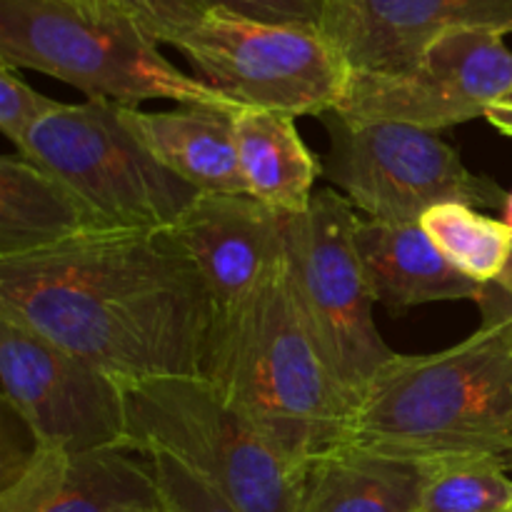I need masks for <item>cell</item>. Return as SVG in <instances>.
<instances>
[{"instance_id": "cell-25", "label": "cell", "mask_w": 512, "mask_h": 512, "mask_svg": "<svg viewBox=\"0 0 512 512\" xmlns=\"http://www.w3.org/2000/svg\"><path fill=\"white\" fill-rule=\"evenodd\" d=\"M205 13H228L258 23L320 28L325 0H195Z\"/></svg>"}, {"instance_id": "cell-4", "label": "cell", "mask_w": 512, "mask_h": 512, "mask_svg": "<svg viewBox=\"0 0 512 512\" xmlns=\"http://www.w3.org/2000/svg\"><path fill=\"white\" fill-rule=\"evenodd\" d=\"M133 18L70 0H0V63L38 70L88 100L138 108L145 100L238 108L185 75Z\"/></svg>"}, {"instance_id": "cell-12", "label": "cell", "mask_w": 512, "mask_h": 512, "mask_svg": "<svg viewBox=\"0 0 512 512\" xmlns=\"http://www.w3.org/2000/svg\"><path fill=\"white\" fill-rule=\"evenodd\" d=\"M455 28L512 33V0H325L323 30L353 73H408Z\"/></svg>"}, {"instance_id": "cell-24", "label": "cell", "mask_w": 512, "mask_h": 512, "mask_svg": "<svg viewBox=\"0 0 512 512\" xmlns=\"http://www.w3.org/2000/svg\"><path fill=\"white\" fill-rule=\"evenodd\" d=\"M58 105V100L30 88L18 70L0 63V130L15 148H20L30 130Z\"/></svg>"}, {"instance_id": "cell-2", "label": "cell", "mask_w": 512, "mask_h": 512, "mask_svg": "<svg viewBox=\"0 0 512 512\" xmlns=\"http://www.w3.org/2000/svg\"><path fill=\"white\" fill-rule=\"evenodd\" d=\"M478 305L485 320L463 343L430 355L395 353L380 368L343 445L425 468L512 473V298L490 283Z\"/></svg>"}, {"instance_id": "cell-15", "label": "cell", "mask_w": 512, "mask_h": 512, "mask_svg": "<svg viewBox=\"0 0 512 512\" xmlns=\"http://www.w3.org/2000/svg\"><path fill=\"white\" fill-rule=\"evenodd\" d=\"M235 110L178 105L173 110L145 113L120 105V118L160 165L198 193L250 195L235 148Z\"/></svg>"}, {"instance_id": "cell-9", "label": "cell", "mask_w": 512, "mask_h": 512, "mask_svg": "<svg viewBox=\"0 0 512 512\" xmlns=\"http://www.w3.org/2000/svg\"><path fill=\"white\" fill-rule=\"evenodd\" d=\"M330 135L323 175L370 220L420 223L443 203L503 208L508 190L478 175L438 133L403 123H355L323 115Z\"/></svg>"}, {"instance_id": "cell-1", "label": "cell", "mask_w": 512, "mask_h": 512, "mask_svg": "<svg viewBox=\"0 0 512 512\" xmlns=\"http://www.w3.org/2000/svg\"><path fill=\"white\" fill-rule=\"evenodd\" d=\"M0 315L123 385L210 375L218 310L168 230H108L0 260Z\"/></svg>"}, {"instance_id": "cell-16", "label": "cell", "mask_w": 512, "mask_h": 512, "mask_svg": "<svg viewBox=\"0 0 512 512\" xmlns=\"http://www.w3.org/2000/svg\"><path fill=\"white\" fill-rule=\"evenodd\" d=\"M355 243L375 303L385 305L390 313L453 300L478 303L488 288L450 265L420 223L360 218Z\"/></svg>"}, {"instance_id": "cell-26", "label": "cell", "mask_w": 512, "mask_h": 512, "mask_svg": "<svg viewBox=\"0 0 512 512\" xmlns=\"http://www.w3.org/2000/svg\"><path fill=\"white\" fill-rule=\"evenodd\" d=\"M485 118H488V123L493 125V128H498L500 133L512 138V105L510 103L493 105V108H488Z\"/></svg>"}, {"instance_id": "cell-23", "label": "cell", "mask_w": 512, "mask_h": 512, "mask_svg": "<svg viewBox=\"0 0 512 512\" xmlns=\"http://www.w3.org/2000/svg\"><path fill=\"white\" fill-rule=\"evenodd\" d=\"M163 512H238L223 495L170 455H148Z\"/></svg>"}, {"instance_id": "cell-8", "label": "cell", "mask_w": 512, "mask_h": 512, "mask_svg": "<svg viewBox=\"0 0 512 512\" xmlns=\"http://www.w3.org/2000/svg\"><path fill=\"white\" fill-rule=\"evenodd\" d=\"M175 50L238 108L318 115L338 108L353 70L320 28L205 13Z\"/></svg>"}, {"instance_id": "cell-20", "label": "cell", "mask_w": 512, "mask_h": 512, "mask_svg": "<svg viewBox=\"0 0 512 512\" xmlns=\"http://www.w3.org/2000/svg\"><path fill=\"white\" fill-rule=\"evenodd\" d=\"M435 248L475 283H498L512 253V228L465 203H443L420 218Z\"/></svg>"}, {"instance_id": "cell-7", "label": "cell", "mask_w": 512, "mask_h": 512, "mask_svg": "<svg viewBox=\"0 0 512 512\" xmlns=\"http://www.w3.org/2000/svg\"><path fill=\"white\" fill-rule=\"evenodd\" d=\"M360 218L348 198L323 188L303 215H288V273L303 318L350 408H358L393 350L373 318V290L360 260Z\"/></svg>"}, {"instance_id": "cell-11", "label": "cell", "mask_w": 512, "mask_h": 512, "mask_svg": "<svg viewBox=\"0 0 512 512\" xmlns=\"http://www.w3.org/2000/svg\"><path fill=\"white\" fill-rule=\"evenodd\" d=\"M3 408L35 445L65 453L125 450V388L88 360L0 315Z\"/></svg>"}, {"instance_id": "cell-13", "label": "cell", "mask_w": 512, "mask_h": 512, "mask_svg": "<svg viewBox=\"0 0 512 512\" xmlns=\"http://www.w3.org/2000/svg\"><path fill=\"white\" fill-rule=\"evenodd\" d=\"M168 235L208 285L218 320L243 308L288 258V215L253 195H200Z\"/></svg>"}, {"instance_id": "cell-18", "label": "cell", "mask_w": 512, "mask_h": 512, "mask_svg": "<svg viewBox=\"0 0 512 512\" xmlns=\"http://www.w3.org/2000/svg\"><path fill=\"white\" fill-rule=\"evenodd\" d=\"M428 468L338 445L310 460L295 512H415Z\"/></svg>"}, {"instance_id": "cell-17", "label": "cell", "mask_w": 512, "mask_h": 512, "mask_svg": "<svg viewBox=\"0 0 512 512\" xmlns=\"http://www.w3.org/2000/svg\"><path fill=\"white\" fill-rule=\"evenodd\" d=\"M118 230L68 183L23 155L0 158V260Z\"/></svg>"}, {"instance_id": "cell-14", "label": "cell", "mask_w": 512, "mask_h": 512, "mask_svg": "<svg viewBox=\"0 0 512 512\" xmlns=\"http://www.w3.org/2000/svg\"><path fill=\"white\" fill-rule=\"evenodd\" d=\"M0 512H163L150 463L130 450L65 453L35 445L0 483Z\"/></svg>"}, {"instance_id": "cell-29", "label": "cell", "mask_w": 512, "mask_h": 512, "mask_svg": "<svg viewBox=\"0 0 512 512\" xmlns=\"http://www.w3.org/2000/svg\"><path fill=\"white\" fill-rule=\"evenodd\" d=\"M505 103H510V105H512V95H510V98H508V100H505Z\"/></svg>"}, {"instance_id": "cell-10", "label": "cell", "mask_w": 512, "mask_h": 512, "mask_svg": "<svg viewBox=\"0 0 512 512\" xmlns=\"http://www.w3.org/2000/svg\"><path fill=\"white\" fill-rule=\"evenodd\" d=\"M512 95V50L490 28L440 35L408 73H350L335 113L355 123L438 130L468 123Z\"/></svg>"}, {"instance_id": "cell-28", "label": "cell", "mask_w": 512, "mask_h": 512, "mask_svg": "<svg viewBox=\"0 0 512 512\" xmlns=\"http://www.w3.org/2000/svg\"><path fill=\"white\" fill-rule=\"evenodd\" d=\"M500 210H503V223L510 225V228H512V190L508 193V198H505L503 208H500Z\"/></svg>"}, {"instance_id": "cell-5", "label": "cell", "mask_w": 512, "mask_h": 512, "mask_svg": "<svg viewBox=\"0 0 512 512\" xmlns=\"http://www.w3.org/2000/svg\"><path fill=\"white\" fill-rule=\"evenodd\" d=\"M125 388V450L163 453L238 512H295L303 470L290 463L210 380L168 378Z\"/></svg>"}, {"instance_id": "cell-19", "label": "cell", "mask_w": 512, "mask_h": 512, "mask_svg": "<svg viewBox=\"0 0 512 512\" xmlns=\"http://www.w3.org/2000/svg\"><path fill=\"white\" fill-rule=\"evenodd\" d=\"M233 128L248 193L278 213L303 215L313 203V185L323 165L300 138L295 115L238 108Z\"/></svg>"}, {"instance_id": "cell-6", "label": "cell", "mask_w": 512, "mask_h": 512, "mask_svg": "<svg viewBox=\"0 0 512 512\" xmlns=\"http://www.w3.org/2000/svg\"><path fill=\"white\" fill-rule=\"evenodd\" d=\"M18 155L68 183L118 230H168L203 195L150 155L110 100L60 103Z\"/></svg>"}, {"instance_id": "cell-22", "label": "cell", "mask_w": 512, "mask_h": 512, "mask_svg": "<svg viewBox=\"0 0 512 512\" xmlns=\"http://www.w3.org/2000/svg\"><path fill=\"white\" fill-rule=\"evenodd\" d=\"M70 3L118 10L133 18L155 43L168 45L178 43L205 15L195 0H70Z\"/></svg>"}, {"instance_id": "cell-3", "label": "cell", "mask_w": 512, "mask_h": 512, "mask_svg": "<svg viewBox=\"0 0 512 512\" xmlns=\"http://www.w3.org/2000/svg\"><path fill=\"white\" fill-rule=\"evenodd\" d=\"M208 380L298 468L343 445L353 408L305 323L288 258L218 320Z\"/></svg>"}, {"instance_id": "cell-27", "label": "cell", "mask_w": 512, "mask_h": 512, "mask_svg": "<svg viewBox=\"0 0 512 512\" xmlns=\"http://www.w3.org/2000/svg\"><path fill=\"white\" fill-rule=\"evenodd\" d=\"M498 285H500V288H503L505 293H508L510 298H512V253H510L508 265H505L503 275H500V278H498Z\"/></svg>"}, {"instance_id": "cell-21", "label": "cell", "mask_w": 512, "mask_h": 512, "mask_svg": "<svg viewBox=\"0 0 512 512\" xmlns=\"http://www.w3.org/2000/svg\"><path fill=\"white\" fill-rule=\"evenodd\" d=\"M415 512H512V480L493 465L428 468Z\"/></svg>"}]
</instances>
